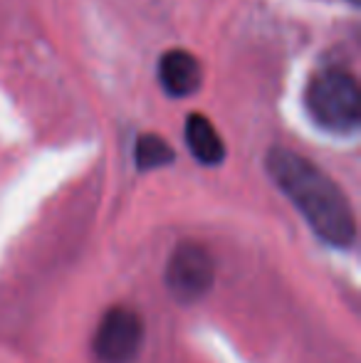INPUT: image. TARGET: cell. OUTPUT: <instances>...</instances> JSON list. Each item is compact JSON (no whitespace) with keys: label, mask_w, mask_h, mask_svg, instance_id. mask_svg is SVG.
Listing matches in <instances>:
<instances>
[{"label":"cell","mask_w":361,"mask_h":363,"mask_svg":"<svg viewBox=\"0 0 361 363\" xmlns=\"http://www.w3.org/2000/svg\"><path fill=\"white\" fill-rule=\"evenodd\" d=\"M267 171L324 242L332 247H352L357 238L354 213L347 196L327 173L287 148H272L267 156Z\"/></svg>","instance_id":"6da1fadb"},{"label":"cell","mask_w":361,"mask_h":363,"mask_svg":"<svg viewBox=\"0 0 361 363\" xmlns=\"http://www.w3.org/2000/svg\"><path fill=\"white\" fill-rule=\"evenodd\" d=\"M304 104L312 119L327 131L349 134L359 126V86L357 79L344 69L332 67L314 74L307 84Z\"/></svg>","instance_id":"7a4b0ae2"},{"label":"cell","mask_w":361,"mask_h":363,"mask_svg":"<svg viewBox=\"0 0 361 363\" xmlns=\"http://www.w3.org/2000/svg\"><path fill=\"white\" fill-rule=\"evenodd\" d=\"M166 287L179 304H196L216 282V259L201 242H181L166 264Z\"/></svg>","instance_id":"3957f363"},{"label":"cell","mask_w":361,"mask_h":363,"mask_svg":"<svg viewBox=\"0 0 361 363\" xmlns=\"http://www.w3.org/2000/svg\"><path fill=\"white\" fill-rule=\"evenodd\" d=\"M144 344V321L129 306L104 311L94 334V354L101 363H131Z\"/></svg>","instance_id":"277c9868"},{"label":"cell","mask_w":361,"mask_h":363,"mask_svg":"<svg viewBox=\"0 0 361 363\" xmlns=\"http://www.w3.org/2000/svg\"><path fill=\"white\" fill-rule=\"evenodd\" d=\"M201 65L186 50H169L159 60V82L171 96H191L201 86Z\"/></svg>","instance_id":"5b68a950"},{"label":"cell","mask_w":361,"mask_h":363,"mask_svg":"<svg viewBox=\"0 0 361 363\" xmlns=\"http://www.w3.org/2000/svg\"><path fill=\"white\" fill-rule=\"evenodd\" d=\"M186 144L193 158L203 166H218L226 158V144L218 136L213 121L203 114H191L186 119Z\"/></svg>","instance_id":"8992f818"},{"label":"cell","mask_w":361,"mask_h":363,"mask_svg":"<svg viewBox=\"0 0 361 363\" xmlns=\"http://www.w3.org/2000/svg\"><path fill=\"white\" fill-rule=\"evenodd\" d=\"M134 158H136V168H139V171H154V168L169 166L176 158V153H174V148L169 146V141H164L161 136L144 134L136 141Z\"/></svg>","instance_id":"52a82bcc"},{"label":"cell","mask_w":361,"mask_h":363,"mask_svg":"<svg viewBox=\"0 0 361 363\" xmlns=\"http://www.w3.org/2000/svg\"><path fill=\"white\" fill-rule=\"evenodd\" d=\"M349 3H359V0H349Z\"/></svg>","instance_id":"ba28073f"}]
</instances>
